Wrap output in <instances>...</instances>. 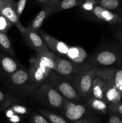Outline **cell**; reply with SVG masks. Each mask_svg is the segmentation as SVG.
Segmentation results:
<instances>
[{"mask_svg": "<svg viewBox=\"0 0 122 123\" xmlns=\"http://www.w3.org/2000/svg\"><path fill=\"white\" fill-rule=\"evenodd\" d=\"M57 56L53 52L49 51L37 53L35 56L30 58L29 75L37 90L44 83L50 72L55 70Z\"/></svg>", "mask_w": 122, "mask_h": 123, "instance_id": "6da1fadb", "label": "cell"}, {"mask_svg": "<svg viewBox=\"0 0 122 123\" xmlns=\"http://www.w3.org/2000/svg\"><path fill=\"white\" fill-rule=\"evenodd\" d=\"M6 81V85L10 92L14 97L25 98L33 96L37 90L31 82L28 73V69L22 66Z\"/></svg>", "mask_w": 122, "mask_h": 123, "instance_id": "7a4b0ae2", "label": "cell"}, {"mask_svg": "<svg viewBox=\"0 0 122 123\" xmlns=\"http://www.w3.org/2000/svg\"><path fill=\"white\" fill-rule=\"evenodd\" d=\"M87 61L94 68H118L122 66V47L103 49L88 57Z\"/></svg>", "mask_w": 122, "mask_h": 123, "instance_id": "3957f363", "label": "cell"}, {"mask_svg": "<svg viewBox=\"0 0 122 123\" xmlns=\"http://www.w3.org/2000/svg\"><path fill=\"white\" fill-rule=\"evenodd\" d=\"M35 98L49 110L62 111L65 98L49 84L43 83L34 92Z\"/></svg>", "mask_w": 122, "mask_h": 123, "instance_id": "277c9868", "label": "cell"}, {"mask_svg": "<svg viewBox=\"0 0 122 123\" xmlns=\"http://www.w3.org/2000/svg\"><path fill=\"white\" fill-rule=\"evenodd\" d=\"M44 83L50 85L67 100L82 102L84 99L77 93L70 82L56 71H51Z\"/></svg>", "mask_w": 122, "mask_h": 123, "instance_id": "5b68a950", "label": "cell"}, {"mask_svg": "<svg viewBox=\"0 0 122 123\" xmlns=\"http://www.w3.org/2000/svg\"><path fill=\"white\" fill-rule=\"evenodd\" d=\"M93 68L94 66L89 62L79 64L69 61L66 58L57 56L55 71L71 83L81 72Z\"/></svg>", "mask_w": 122, "mask_h": 123, "instance_id": "8992f818", "label": "cell"}, {"mask_svg": "<svg viewBox=\"0 0 122 123\" xmlns=\"http://www.w3.org/2000/svg\"><path fill=\"white\" fill-rule=\"evenodd\" d=\"M61 112L62 116L71 123L94 117V114L82 102H72L67 100H65Z\"/></svg>", "mask_w": 122, "mask_h": 123, "instance_id": "52a82bcc", "label": "cell"}, {"mask_svg": "<svg viewBox=\"0 0 122 123\" xmlns=\"http://www.w3.org/2000/svg\"><path fill=\"white\" fill-rule=\"evenodd\" d=\"M95 77L92 68L78 74L71 82L77 93L83 98H91L93 80Z\"/></svg>", "mask_w": 122, "mask_h": 123, "instance_id": "ba28073f", "label": "cell"}, {"mask_svg": "<svg viewBox=\"0 0 122 123\" xmlns=\"http://www.w3.org/2000/svg\"><path fill=\"white\" fill-rule=\"evenodd\" d=\"M96 76L103 79L107 86H112L117 88L122 95V68H103L96 67L92 68Z\"/></svg>", "mask_w": 122, "mask_h": 123, "instance_id": "9c48e42d", "label": "cell"}, {"mask_svg": "<svg viewBox=\"0 0 122 123\" xmlns=\"http://www.w3.org/2000/svg\"><path fill=\"white\" fill-rule=\"evenodd\" d=\"M90 14L99 21L111 25H119L122 24V14L114 11L108 10L99 6H96Z\"/></svg>", "mask_w": 122, "mask_h": 123, "instance_id": "30bf717a", "label": "cell"}, {"mask_svg": "<svg viewBox=\"0 0 122 123\" xmlns=\"http://www.w3.org/2000/svg\"><path fill=\"white\" fill-rule=\"evenodd\" d=\"M38 32L48 48L52 52L56 54L57 56L66 58L69 50V46H68L65 42H62L55 37L48 34L43 30L39 29Z\"/></svg>", "mask_w": 122, "mask_h": 123, "instance_id": "8fae6325", "label": "cell"}, {"mask_svg": "<svg viewBox=\"0 0 122 123\" xmlns=\"http://www.w3.org/2000/svg\"><path fill=\"white\" fill-rule=\"evenodd\" d=\"M22 67L19 61L10 54L0 51V77L7 80Z\"/></svg>", "mask_w": 122, "mask_h": 123, "instance_id": "7c38bea8", "label": "cell"}, {"mask_svg": "<svg viewBox=\"0 0 122 123\" xmlns=\"http://www.w3.org/2000/svg\"><path fill=\"white\" fill-rule=\"evenodd\" d=\"M21 34L26 44L37 53L51 51L37 31L26 27L25 31Z\"/></svg>", "mask_w": 122, "mask_h": 123, "instance_id": "4fadbf2b", "label": "cell"}, {"mask_svg": "<svg viewBox=\"0 0 122 123\" xmlns=\"http://www.w3.org/2000/svg\"><path fill=\"white\" fill-rule=\"evenodd\" d=\"M58 0H49L48 3L42 6V8L39 13L37 14L34 19L27 26L28 28L31 29L38 32L40 29L41 26L43 24L45 19L51 15V11L55 7V5Z\"/></svg>", "mask_w": 122, "mask_h": 123, "instance_id": "5bb4252c", "label": "cell"}, {"mask_svg": "<svg viewBox=\"0 0 122 123\" xmlns=\"http://www.w3.org/2000/svg\"><path fill=\"white\" fill-rule=\"evenodd\" d=\"M14 4L4 3L0 2V14L7 18L13 24V25L16 26L20 33H22L25 30L26 27L22 25L17 14L16 13L14 8Z\"/></svg>", "mask_w": 122, "mask_h": 123, "instance_id": "9a60e30c", "label": "cell"}, {"mask_svg": "<svg viewBox=\"0 0 122 123\" xmlns=\"http://www.w3.org/2000/svg\"><path fill=\"white\" fill-rule=\"evenodd\" d=\"M66 58L74 63L82 64L87 63L88 55L84 48L80 46H69Z\"/></svg>", "mask_w": 122, "mask_h": 123, "instance_id": "2e32d148", "label": "cell"}, {"mask_svg": "<svg viewBox=\"0 0 122 123\" xmlns=\"http://www.w3.org/2000/svg\"><path fill=\"white\" fill-rule=\"evenodd\" d=\"M84 104L93 114H106L109 112V104L103 100L92 97L86 98Z\"/></svg>", "mask_w": 122, "mask_h": 123, "instance_id": "e0dca14e", "label": "cell"}, {"mask_svg": "<svg viewBox=\"0 0 122 123\" xmlns=\"http://www.w3.org/2000/svg\"><path fill=\"white\" fill-rule=\"evenodd\" d=\"M106 89L107 85L106 83L101 78L95 75L92 84L91 97L105 100V94Z\"/></svg>", "mask_w": 122, "mask_h": 123, "instance_id": "ac0fdd59", "label": "cell"}, {"mask_svg": "<svg viewBox=\"0 0 122 123\" xmlns=\"http://www.w3.org/2000/svg\"><path fill=\"white\" fill-rule=\"evenodd\" d=\"M83 2V0H58L53 10L51 11V15L61 11L65 10L77 6H81Z\"/></svg>", "mask_w": 122, "mask_h": 123, "instance_id": "d6986e66", "label": "cell"}, {"mask_svg": "<svg viewBox=\"0 0 122 123\" xmlns=\"http://www.w3.org/2000/svg\"><path fill=\"white\" fill-rule=\"evenodd\" d=\"M96 6L122 14V0H95Z\"/></svg>", "mask_w": 122, "mask_h": 123, "instance_id": "ffe728a7", "label": "cell"}, {"mask_svg": "<svg viewBox=\"0 0 122 123\" xmlns=\"http://www.w3.org/2000/svg\"><path fill=\"white\" fill-rule=\"evenodd\" d=\"M13 103H22L23 102L19 98L0 90V110L5 112Z\"/></svg>", "mask_w": 122, "mask_h": 123, "instance_id": "44dd1931", "label": "cell"}, {"mask_svg": "<svg viewBox=\"0 0 122 123\" xmlns=\"http://www.w3.org/2000/svg\"><path fill=\"white\" fill-rule=\"evenodd\" d=\"M37 111L45 118L47 119L51 123H71L63 116H61L49 109L38 108Z\"/></svg>", "mask_w": 122, "mask_h": 123, "instance_id": "7402d4cb", "label": "cell"}, {"mask_svg": "<svg viewBox=\"0 0 122 123\" xmlns=\"http://www.w3.org/2000/svg\"><path fill=\"white\" fill-rule=\"evenodd\" d=\"M122 98V94L117 88L112 86H107V89L105 94V100L108 104L121 102Z\"/></svg>", "mask_w": 122, "mask_h": 123, "instance_id": "603a6c76", "label": "cell"}, {"mask_svg": "<svg viewBox=\"0 0 122 123\" xmlns=\"http://www.w3.org/2000/svg\"><path fill=\"white\" fill-rule=\"evenodd\" d=\"M0 51L15 56V52L7 34L0 32Z\"/></svg>", "mask_w": 122, "mask_h": 123, "instance_id": "cb8c5ba5", "label": "cell"}, {"mask_svg": "<svg viewBox=\"0 0 122 123\" xmlns=\"http://www.w3.org/2000/svg\"><path fill=\"white\" fill-rule=\"evenodd\" d=\"M9 108H10L16 114L19 115L21 117L28 115L30 112V110L28 108H27L24 105H22L20 103H12L10 106Z\"/></svg>", "mask_w": 122, "mask_h": 123, "instance_id": "d4e9b609", "label": "cell"}, {"mask_svg": "<svg viewBox=\"0 0 122 123\" xmlns=\"http://www.w3.org/2000/svg\"><path fill=\"white\" fill-rule=\"evenodd\" d=\"M13 26V24L11 22L4 16L0 14V32L7 34Z\"/></svg>", "mask_w": 122, "mask_h": 123, "instance_id": "484cf974", "label": "cell"}, {"mask_svg": "<svg viewBox=\"0 0 122 123\" xmlns=\"http://www.w3.org/2000/svg\"><path fill=\"white\" fill-rule=\"evenodd\" d=\"M30 123H51L44 116L38 112L32 113L29 119Z\"/></svg>", "mask_w": 122, "mask_h": 123, "instance_id": "4316f807", "label": "cell"}, {"mask_svg": "<svg viewBox=\"0 0 122 123\" xmlns=\"http://www.w3.org/2000/svg\"><path fill=\"white\" fill-rule=\"evenodd\" d=\"M109 111L116 114L117 116L122 118V102H119L116 103L109 104Z\"/></svg>", "mask_w": 122, "mask_h": 123, "instance_id": "83f0119b", "label": "cell"}, {"mask_svg": "<svg viewBox=\"0 0 122 123\" xmlns=\"http://www.w3.org/2000/svg\"><path fill=\"white\" fill-rule=\"evenodd\" d=\"M26 2H27V0H18L16 2H14V10L19 18L23 12Z\"/></svg>", "mask_w": 122, "mask_h": 123, "instance_id": "f1b7e54d", "label": "cell"}, {"mask_svg": "<svg viewBox=\"0 0 122 123\" xmlns=\"http://www.w3.org/2000/svg\"><path fill=\"white\" fill-rule=\"evenodd\" d=\"M96 6V4L95 0H84L80 7L82 10L89 13Z\"/></svg>", "mask_w": 122, "mask_h": 123, "instance_id": "f546056e", "label": "cell"}, {"mask_svg": "<svg viewBox=\"0 0 122 123\" xmlns=\"http://www.w3.org/2000/svg\"><path fill=\"white\" fill-rule=\"evenodd\" d=\"M107 123H122V118L109 111Z\"/></svg>", "mask_w": 122, "mask_h": 123, "instance_id": "4dcf8cb0", "label": "cell"}, {"mask_svg": "<svg viewBox=\"0 0 122 123\" xmlns=\"http://www.w3.org/2000/svg\"><path fill=\"white\" fill-rule=\"evenodd\" d=\"M114 36L115 38L118 41L119 45L122 47V28H118L114 32Z\"/></svg>", "mask_w": 122, "mask_h": 123, "instance_id": "1f68e13d", "label": "cell"}, {"mask_svg": "<svg viewBox=\"0 0 122 123\" xmlns=\"http://www.w3.org/2000/svg\"><path fill=\"white\" fill-rule=\"evenodd\" d=\"M72 123H98V120L94 117H92L78 120V121H75V122Z\"/></svg>", "mask_w": 122, "mask_h": 123, "instance_id": "d6a6232c", "label": "cell"}, {"mask_svg": "<svg viewBox=\"0 0 122 123\" xmlns=\"http://www.w3.org/2000/svg\"><path fill=\"white\" fill-rule=\"evenodd\" d=\"M21 117L19 116V115L14 114L13 117L8 119L9 121L11 123H19L21 121Z\"/></svg>", "mask_w": 122, "mask_h": 123, "instance_id": "836d02e7", "label": "cell"}, {"mask_svg": "<svg viewBox=\"0 0 122 123\" xmlns=\"http://www.w3.org/2000/svg\"><path fill=\"white\" fill-rule=\"evenodd\" d=\"M16 114L15 113L13 112V111L10 108H8L5 111V115H6V117L8 119L10 118L11 117H13V115Z\"/></svg>", "mask_w": 122, "mask_h": 123, "instance_id": "e575fe53", "label": "cell"}, {"mask_svg": "<svg viewBox=\"0 0 122 123\" xmlns=\"http://www.w3.org/2000/svg\"><path fill=\"white\" fill-rule=\"evenodd\" d=\"M38 3L41 4L42 5V6H44L45 4H46L47 3H48V2L49 1V0H36Z\"/></svg>", "mask_w": 122, "mask_h": 123, "instance_id": "d590c367", "label": "cell"}, {"mask_svg": "<svg viewBox=\"0 0 122 123\" xmlns=\"http://www.w3.org/2000/svg\"><path fill=\"white\" fill-rule=\"evenodd\" d=\"M0 2H4V3H10V4L14 3V0H0Z\"/></svg>", "mask_w": 122, "mask_h": 123, "instance_id": "8d00e7d4", "label": "cell"}, {"mask_svg": "<svg viewBox=\"0 0 122 123\" xmlns=\"http://www.w3.org/2000/svg\"><path fill=\"white\" fill-rule=\"evenodd\" d=\"M118 28H122V24H120L119 25H118Z\"/></svg>", "mask_w": 122, "mask_h": 123, "instance_id": "74e56055", "label": "cell"}]
</instances>
